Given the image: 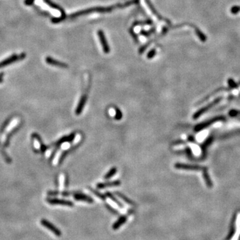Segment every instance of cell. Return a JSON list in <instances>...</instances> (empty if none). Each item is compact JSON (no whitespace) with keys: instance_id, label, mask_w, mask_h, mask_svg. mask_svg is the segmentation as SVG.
I'll use <instances>...</instances> for the list:
<instances>
[{"instance_id":"cell-7","label":"cell","mask_w":240,"mask_h":240,"mask_svg":"<svg viewBox=\"0 0 240 240\" xmlns=\"http://www.w3.org/2000/svg\"><path fill=\"white\" fill-rule=\"evenodd\" d=\"M121 184V181L119 180L110 181V182L105 183H99L97 184V188L99 189H104L106 188H111V187L118 186Z\"/></svg>"},{"instance_id":"cell-14","label":"cell","mask_w":240,"mask_h":240,"mask_svg":"<svg viewBox=\"0 0 240 240\" xmlns=\"http://www.w3.org/2000/svg\"><path fill=\"white\" fill-rule=\"evenodd\" d=\"M46 62L50 64V65H53V66H59V67H65L66 66V65H64L63 63L60 62V61H55V60L52 59V58L49 57H46Z\"/></svg>"},{"instance_id":"cell-19","label":"cell","mask_w":240,"mask_h":240,"mask_svg":"<svg viewBox=\"0 0 240 240\" xmlns=\"http://www.w3.org/2000/svg\"><path fill=\"white\" fill-rule=\"evenodd\" d=\"M33 1H34V0H25L24 4L27 5H31L33 4Z\"/></svg>"},{"instance_id":"cell-1","label":"cell","mask_w":240,"mask_h":240,"mask_svg":"<svg viewBox=\"0 0 240 240\" xmlns=\"http://www.w3.org/2000/svg\"><path fill=\"white\" fill-rule=\"evenodd\" d=\"M26 57V54H25V53H22V54L19 55L13 54L12 56L9 57L8 58H7V59L3 60L1 62H0V68H4V67H5L8 65H10V64L16 62V61L23 60L24 59H25V57Z\"/></svg>"},{"instance_id":"cell-18","label":"cell","mask_w":240,"mask_h":240,"mask_svg":"<svg viewBox=\"0 0 240 240\" xmlns=\"http://www.w3.org/2000/svg\"><path fill=\"white\" fill-rule=\"evenodd\" d=\"M63 183H64V176L63 175H61L60 177V189H63Z\"/></svg>"},{"instance_id":"cell-8","label":"cell","mask_w":240,"mask_h":240,"mask_svg":"<svg viewBox=\"0 0 240 240\" xmlns=\"http://www.w3.org/2000/svg\"><path fill=\"white\" fill-rule=\"evenodd\" d=\"M86 101H87V96L84 95V96H83L82 98H81L79 104L77 105L76 110H75V114H76V115L78 116L82 113L83 110V107H84L85 104H86Z\"/></svg>"},{"instance_id":"cell-16","label":"cell","mask_w":240,"mask_h":240,"mask_svg":"<svg viewBox=\"0 0 240 240\" xmlns=\"http://www.w3.org/2000/svg\"><path fill=\"white\" fill-rule=\"evenodd\" d=\"M90 190L93 192V193L95 194V195H96L97 196H98L99 197V198H100V199H102V200H104L105 198V197L104 196V195H102V194H100L99 193H98V192L97 191H95L94 189H91V188H90Z\"/></svg>"},{"instance_id":"cell-12","label":"cell","mask_w":240,"mask_h":240,"mask_svg":"<svg viewBox=\"0 0 240 240\" xmlns=\"http://www.w3.org/2000/svg\"><path fill=\"white\" fill-rule=\"evenodd\" d=\"M203 178H204V180L205 181L206 185H207L209 188H211L212 186H213V184H212V182H211V179L210 177V175H209V174H208L207 169H205L204 171L203 172Z\"/></svg>"},{"instance_id":"cell-21","label":"cell","mask_w":240,"mask_h":240,"mask_svg":"<svg viewBox=\"0 0 240 240\" xmlns=\"http://www.w3.org/2000/svg\"><path fill=\"white\" fill-rule=\"evenodd\" d=\"M80 138H81V136H80V135H77L76 136V138H75V139H74V142H75V143H76V142H77L78 141H79L80 139Z\"/></svg>"},{"instance_id":"cell-2","label":"cell","mask_w":240,"mask_h":240,"mask_svg":"<svg viewBox=\"0 0 240 240\" xmlns=\"http://www.w3.org/2000/svg\"><path fill=\"white\" fill-rule=\"evenodd\" d=\"M175 167L178 169H184V170H190V171H198V172H203L206 167L200 166H195V165H189V164L185 163H175Z\"/></svg>"},{"instance_id":"cell-4","label":"cell","mask_w":240,"mask_h":240,"mask_svg":"<svg viewBox=\"0 0 240 240\" xmlns=\"http://www.w3.org/2000/svg\"><path fill=\"white\" fill-rule=\"evenodd\" d=\"M41 224L44 226L46 228H47V230H49L50 231H52V232L55 234V236H56L57 237H60L61 236V232L59 229L57 228L54 224H52L51 222L47 221V220L44 219H41Z\"/></svg>"},{"instance_id":"cell-3","label":"cell","mask_w":240,"mask_h":240,"mask_svg":"<svg viewBox=\"0 0 240 240\" xmlns=\"http://www.w3.org/2000/svg\"><path fill=\"white\" fill-rule=\"evenodd\" d=\"M221 100H222V97H219V98H217L216 99H215L213 102H212L211 103H210V104H209L208 105L205 106L204 107L200 109L199 111H197V112L195 113L194 115V119H197L198 118H200L201 116L203 115V113H205L206 111H208V110H210L211 108H212L213 107V106L217 105V104H219Z\"/></svg>"},{"instance_id":"cell-13","label":"cell","mask_w":240,"mask_h":240,"mask_svg":"<svg viewBox=\"0 0 240 240\" xmlns=\"http://www.w3.org/2000/svg\"><path fill=\"white\" fill-rule=\"evenodd\" d=\"M116 194L118 195L119 197L121 198V199L124 201V202H125L127 204H129L130 205H135V203L134 202H133L132 200H130L129 198L127 197L126 196H125L124 194H122L121 193H119V192H116Z\"/></svg>"},{"instance_id":"cell-22","label":"cell","mask_w":240,"mask_h":240,"mask_svg":"<svg viewBox=\"0 0 240 240\" xmlns=\"http://www.w3.org/2000/svg\"><path fill=\"white\" fill-rule=\"evenodd\" d=\"M3 82V80L1 77H0V83H2Z\"/></svg>"},{"instance_id":"cell-20","label":"cell","mask_w":240,"mask_h":240,"mask_svg":"<svg viewBox=\"0 0 240 240\" xmlns=\"http://www.w3.org/2000/svg\"><path fill=\"white\" fill-rule=\"evenodd\" d=\"M110 114L111 116H116V111L114 110V109L111 108L110 110Z\"/></svg>"},{"instance_id":"cell-5","label":"cell","mask_w":240,"mask_h":240,"mask_svg":"<svg viewBox=\"0 0 240 240\" xmlns=\"http://www.w3.org/2000/svg\"><path fill=\"white\" fill-rule=\"evenodd\" d=\"M47 202H48L49 204L52 205H61L70 206V207L74 205L73 202H70V201L59 200L56 199V198H49V199L47 200Z\"/></svg>"},{"instance_id":"cell-11","label":"cell","mask_w":240,"mask_h":240,"mask_svg":"<svg viewBox=\"0 0 240 240\" xmlns=\"http://www.w3.org/2000/svg\"><path fill=\"white\" fill-rule=\"evenodd\" d=\"M74 133H72L70 135H68V136H65L63 137V138H61L60 141H58L57 143H56V146H59L60 144H63L64 143H66V142H68V141H71L73 140V139H74Z\"/></svg>"},{"instance_id":"cell-6","label":"cell","mask_w":240,"mask_h":240,"mask_svg":"<svg viewBox=\"0 0 240 240\" xmlns=\"http://www.w3.org/2000/svg\"><path fill=\"white\" fill-rule=\"evenodd\" d=\"M222 119H224V118H221V117H217V118H215L213 119H211L209 121H207L205 122H203L202 124H200L199 125H197L196 127H195V131H200L202 130L205 129L208 126H210L211 124H214L215 122H217L218 121H221Z\"/></svg>"},{"instance_id":"cell-15","label":"cell","mask_w":240,"mask_h":240,"mask_svg":"<svg viewBox=\"0 0 240 240\" xmlns=\"http://www.w3.org/2000/svg\"><path fill=\"white\" fill-rule=\"evenodd\" d=\"M116 172H117V169L116 168V167H113V168H111L110 171H109V172L107 174H105L104 178L105 179H110V178L113 176V175L116 174Z\"/></svg>"},{"instance_id":"cell-9","label":"cell","mask_w":240,"mask_h":240,"mask_svg":"<svg viewBox=\"0 0 240 240\" xmlns=\"http://www.w3.org/2000/svg\"><path fill=\"white\" fill-rule=\"evenodd\" d=\"M74 198L76 200L78 201H83V202H87L90 203L93 202V200L90 197L88 196V195L82 194H78L76 193L74 194Z\"/></svg>"},{"instance_id":"cell-10","label":"cell","mask_w":240,"mask_h":240,"mask_svg":"<svg viewBox=\"0 0 240 240\" xmlns=\"http://www.w3.org/2000/svg\"><path fill=\"white\" fill-rule=\"evenodd\" d=\"M127 221V217L125 216H121V217H119V219L117 221L115 224H114L112 226V228L113 230H117L118 229H119L122 225H124L125 222Z\"/></svg>"},{"instance_id":"cell-17","label":"cell","mask_w":240,"mask_h":240,"mask_svg":"<svg viewBox=\"0 0 240 240\" xmlns=\"http://www.w3.org/2000/svg\"><path fill=\"white\" fill-rule=\"evenodd\" d=\"M116 116H115L116 119H121V118H122V113H121V111H120L119 110H118V109H116Z\"/></svg>"}]
</instances>
